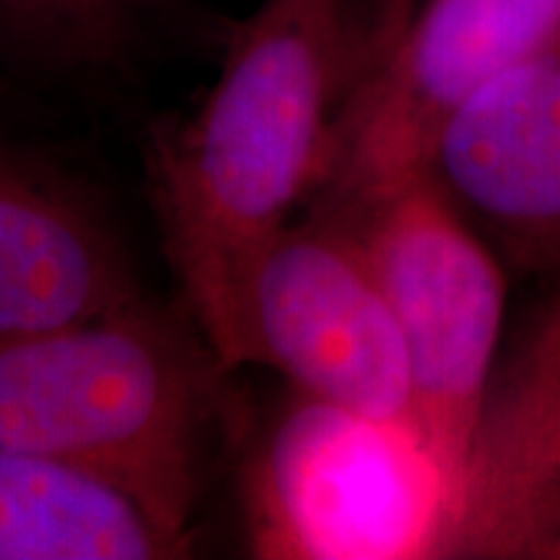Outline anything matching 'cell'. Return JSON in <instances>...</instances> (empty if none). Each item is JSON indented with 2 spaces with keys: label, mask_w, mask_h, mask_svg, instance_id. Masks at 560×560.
I'll list each match as a JSON object with an SVG mask.
<instances>
[{
  "label": "cell",
  "mask_w": 560,
  "mask_h": 560,
  "mask_svg": "<svg viewBox=\"0 0 560 560\" xmlns=\"http://www.w3.org/2000/svg\"><path fill=\"white\" fill-rule=\"evenodd\" d=\"M355 45L353 0H262L192 117L149 138L161 255L231 369L247 366L252 276L325 177Z\"/></svg>",
  "instance_id": "6da1fadb"
},
{
  "label": "cell",
  "mask_w": 560,
  "mask_h": 560,
  "mask_svg": "<svg viewBox=\"0 0 560 560\" xmlns=\"http://www.w3.org/2000/svg\"><path fill=\"white\" fill-rule=\"evenodd\" d=\"M231 369L179 299L0 335V446L115 482L195 548L247 420Z\"/></svg>",
  "instance_id": "7a4b0ae2"
},
{
  "label": "cell",
  "mask_w": 560,
  "mask_h": 560,
  "mask_svg": "<svg viewBox=\"0 0 560 560\" xmlns=\"http://www.w3.org/2000/svg\"><path fill=\"white\" fill-rule=\"evenodd\" d=\"M242 514L257 558H446L454 490L416 425L293 389L244 454Z\"/></svg>",
  "instance_id": "3957f363"
},
{
  "label": "cell",
  "mask_w": 560,
  "mask_h": 560,
  "mask_svg": "<svg viewBox=\"0 0 560 560\" xmlns=\"http://www.w3.org/2000/svg\"><path fill=\"white\" fill-rule=\"evenodd\" d=\"M306 210L346 221L376 270L408 353L412 425L457 503L506 310L493 249L425 174L361 206Z\"/></svg>",
  "instance_id": "277c9868"
},
{
  "label": "cell",
  "mask_w": 560,
  "mask_h": 560,
  "mask_svg": "<svg viewBox=\"0 0 560 560\" xmlns=\"http://www.w3.org/2000/svg\"><path fill=\"white\" fill-rule=\"evenodd\" d=\"M558 37L560 0H423L353 58L325 177L306 208L361 206L425 174L441 125Z\"/></svg>",
  "instance_id": "5b68a950"
},
{
  "label": "cell",
  "mask_w": 560,
  "mask_h": 560,
  "mask_svg": "<svg viewBox=\"0 0 560 560\" xmlns=\"http://www.w3.org/2000/svg\"><path fill=\"white\" fill-rule=\"evenodd\" d=\"M247 366L361 416L412 425L405 342L359 236L338 215L304 210L252 276Z\"/></svg>",
  "instance_id": "8992f818"
},
{
  "label": "cell",
  "mask_w": 560,
  "mask_h": 560,
  "mask_svg": "<svg viewBox=\"0 0 560 560\" xmlns=\"http://www.w3.org/2000/svg\"><path fill=\"white\" fill-rule=\"evenodd\" d=\"M0 104V335L68 325L159 293L120 195L86 159Z\"/></svg>",
  "instance_id": "52a82bcc"
},
{
  "label": "cell",
  "mask_w": 560,
  "mask_h": 560,
  "mask_svg": "<svg viewBox=\"0 0 560 560\" xmlns=\"http://www.w3.org/2000/svg\"><path fill=\"white\" fill-rule=\"evenodd\" d=\"M425 177L527 260L560 252V37L503 70L441 125Z\"/></svg>",
  "instance_id": "ba28073f"
},
{
  "label": "cell",
  "mask_w": 560,
  "mask_h": 560,
  "mask_svg": "<svg viewBox=\"0 0 560 560\" xmlns=\"http://www.w3.org/2000/svg\"><path fill=\"white\" fill-rule=\"evenodd\" d=\"M560 506V296L495 363L454 503L446 558H537Z\"/></svg>",
  "instance_id": "9c48e42d"
},
{
  "label": "cell",
  "mask_w": 560,
  "mask_h": 560,
  "mask_svg": "<svg viewBox=\"0 0 560 560\" xmlns=\"http://www.w3.org/2000/svg\"><path fill=\"white\" fill-rule=\"evenodd\" d=\"M179 0H0V86L115 94L166 42Z\"/></svg>",
  "instance_id": "30bf717a"
},
{
  "label": "cell",
  "mask_w": 560,
  "mask_h": 560,
  "mask_svg": "<svg viewBox=\"0 0 560 560\" xmlns=\"http://www.w3.org/2000/svg\"><path fill=\"white\" fill-rule=\"evenodd\" d=\"M192 550L115 482L0 446V560H174Z\"/></svg>",
  "instance_id": "8fae6325"
},
{
  "label": "cell",
  "mask_w": 560,
  "mask_h": 560,
  "mask_svg": "<svg viewBox=\"0 0 560 560\" xmlns=\"http://www.w3.org/2000/svg\"><path fill=\"white\" fill-rule=\"evenodd\" d=\"M537 558H552L560 560V506L552 514V520L545 529V537L540 542V550H537Z\"/></svg>",
  "instance_id": "7c38bea8"
},
{
  "label": "cell",
  "mask_w": 560,
  "mask_h": 560,
  "mask_svg": "<svg viewBox=\"0 0 560 560\" xmlns=\"http://www.w3.org/2000/svg\"><path fill=\"white\" fill-rule=\"evenodd\" d=\"M19 102H21V96H16L5 86H0V104H19Z\"/></svg>",
  "instance_id": "4fadbf2b"
}]
</instances>
